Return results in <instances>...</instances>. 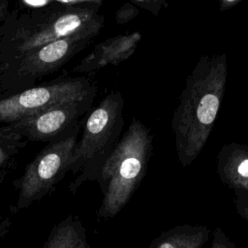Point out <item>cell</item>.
I'll list each match as a JSON object with an SVG mask.
<instances>
[{
  "mask_svg": "<svg viewBox=\"0 0 248 248\" xmlns=\"http://www.w3.org/2000/svg\"><path fill=\"white\" fill-rule=\"evenodd\" d=\"M228 78L225 53L203 54L187 77L171 118L179 164L190 166L203 149L214 127Z\"/></svg>",
  "mask_w": 248,
  "mask_h": 248,
  "instance_id": "cell-1",
  "label": "cell"
},
{
  "mask_svg": "<svg viewBox=\"0 0 248 248\" xmlns=\"http://www.w3.org/2000/svg\"><path fill=\"white\" fill-rule=\"evenodd\" d=\"M101 0H53L37 10L16 8L0 27V68L34 48L87 30H100Z\"/></svg>",
  "mask_w": 248,
  "mask_h": 248,
  "instance_id": "cell-2",
  "label": "cell"
},
{
  "mask_svg": "<svg viewBox=\"0 0 248 248\" xmlns=\"http://www.w3.org/2000/svg\"><path fill=\"white\" fill-rule=\"evenodd\" d=\"M152 149L150 130L133 117L97 180L103 194L97 212L99 219L116 216L128 203L146 174Z\"/></svg>",
  "mask_w": 248,
  "mask_h": 248,
  "instance_id": "cell-3",
  "label": "cell"
},
{
  "mask_svg": "<svg viewBox=\"0 0 248 248\" xmlns=\"http://www.w3.org/2000/svg\"><path fill=\"white\" fill-rule=\"evenodd\" d=\"M124 99L119 91L109 92L88 114L69 165L74 175L72 193L87 181H97L113 152L124 125Z\"/></svg>",
  "mask_w": 248,
  "mask_h": 248,
  "instance_id": "cell-4",
  "label": "cell"
},
{
  "mask_svg": "<svg viewBox=\"0 0 248 248\" xmlns=\"http://www.w3.org/2000/svg\"><path fill=\"white\" fill-rule=\"evenodd\" d=\"M99 33L100 30H87L58 39L27 51L0 68V98L36 86L40 79L84 49Z\"/></svg>",
  "mask_w": 248,
  "mask_h": 248,
  "instance_id": "cell-5",
  "label": "cell"
},
{
  "mask_svg": "<svg viewBox=\"0 0 248 248\" xmlns=\"http://www.w3.org/2000/svg\"><path fill=\"white\" fill-rule=\"evenodd\" d=\"M80 122L51 140L26 167L18 184L17 210L24 209L47 195L69 171L78 140Z\"/></svg>",
  "mask_w": 248,
  "mask_h": 248,
  "instance_id": "cell-6",
  "label": "cell"
},
{
  "mask_svg": "<svg viewBox=\"0 0 248 248\" xmlns=\"http://www.w3.org/2000/svg\"><path fill=\"white\" fill-rule=\"evenodd\" d=\"M97 86L88 78H66L36 85L24 91L0 98V124H9L54 105L96 97Z\"/></svg>",
  "mask_w": 248,
  "mask_h": 248,
  "instance_id": "cell-7",
  "label": "cell"
},
{
  "mask_svg": "<svg viewBox=\"0 0 248 248\" xmlns=\"http://www.w3.org/2000/svg\"><path fill=\"white\" fill-rule=\"evenodd\" d=\"M95 97L54 105L0 127V140L24 145L25 141H51L71 130L87 113Z\"/></svg>",
  "mask_w": 248,
  "mask_h": 248,
  "instance_id": "cell-8",
  "label": "cell"
},
{
  "mask_svg": "<svg viewBox=\"0 0 248 248\" xmlns=\"http://www.w3.org/2000/svg\"><path fill=\"white\" fill-rule=\"evenodd\" d=\"M140 39L141 34L137 31L108 38L96 45L73 71L86 74L98 71L107 65H118L134 53Z\"/></svg>",
  "mask_w": 248,
  "mask_h": 248,
  "instance_id": "cell-9",
  "label": "cell"
},
{
  "mask_svg": "<svg viewBox=\"0 0 248 248\" xmlns=\"http://www.w3.org/2000/svg\"><path fill=\"white\" fill-rule=\"evenodd\" d=\"M217 173L229 188L248 193V144H224L217 153Z\"/></svg>",
  "mask_w": 248,
  "mask_h": 248,
  "instance_id": "cell-10",
  "label": "cell"
},
{
  "mask_svg": "<svg viewBox=\"0 0 248 248\" xmlns=\"http://www.w3.org/2000/svg\"><path fill=\"white\" fill-rule=\"evenodd\" d=\"M210 232L202 225H178L163 232L147 248H202Z\"/></svg>",
  "mask_w": 248,
  "mask_h": 248,
  "instance_id": "cell-11",
  "label": "cell"
},
{
  "mask_svg": "<svg viewBox=\"0 0 248 248\" xmlns=\"http://www.w3.org/2000/svg\"><path fill=\"white\" fill-rule=\"evenodd\" d=\"M44 248H90V245L80 220L69 215L53 227Z\"/></svg>",
  "mask_w": 248,
  "mask_h": 248,
  "instance_id": "cell-12",
  "label": "cell"
},
{
  "mask_svg": "<svg viewBox=\"0 0 248 248\" xmlns=\"http://www.w3.org/2000/svg\"><path fill=\"white\" fill-rule=\"evenodd\" d=\"M140 11L139 8L136 7L131 2L124 3L115 13V20L119 25H123L134 19L138 16Z\"/></svg>",
  "mask_w": 248,
  "mask_h": 248,
  "instance_id": "cell-13",
  "label": "cell"
},
{
  "mask_svg": "<svg viewBox=\"0 0 248 248\" xmlns=\"http://www.w3.org/2000/svg\"><path fill=\"white\" fill-rule=\"evenodd\" d=\"M233 204L237 214L248 224V193L233 190Z\"/></svg>",
  "mask_w": 248,
  "mask_h": 248,
  "instance_id": "cell-14",
  "label": "cell"
},
{
  "mask_svg": "<svg viewBox=\"0 0 248 248\" xmlns=\"http://www.w3.org/2000/svg\"><path fill=\"white\" fill-rule=\"evenodd\" d=\"M21 146L19 143L0 140V167L6 165Z\"/></svg>",
  "mask_w": 248,
  "mask_h": 248,
  "instance_id": "cell-15",
  "label": "cell"
},
{
  "mask_svg": "<svg viewBox=\"0 0 248 248\" xmlns=\"http://www.w3.org/2000/svg\"><path fill=\"white\" fill-rule=\"evenodd\" d=\"M130 2L139 9L141 8L148 11L149 13L153 14V16H158L163 7L169 6V4L163 0H131Z\"/></svg>",
  "mask_w": 248,
  "mask_h": 248,
  "instance_id": "cell-16",
  "label": "cell"
},
{
  "mask_svg": "<svg viewBox=\"0 0 248 248\" xmlns=\"http://www.w3.org/2000/svg\"><path fill=\"white\" fill-rule=\"evenodd\" d=\"M210 248H239L232 241L221 228H216L213 232V238Z\"/></svg>",
  "mask_w": 248,
  "mask_h": 248,
  "instance_id": "cell-17",
  "label": "cell"
},
{
  "mask_svg": "<svg viewBox=\"0 0 248 248\" xmlns=\"http://www.w3.org/2000/svg\"><path fill=\"white\" fill-rule=\"evenodd\" d=\"M53 3V0H21L17 3V7L26 10H37L47 7Z\"/></svg>",
  "mask_w": 248,
  "mask_h": 248,
  "instance_id": "cell-18",
  "label": "cell"
},
{
  "mask_svg": "<svg viewBox=\"0 0 248 248\" xmlns=\"http://www.w3.org/2000/svg\"><path fill=\"white\" fill-rule=\"evenodd\" d=\"M10 13L11 10L9 8V2L7 0H0V27L4 24Z\"/></svg>",
  "mask_w": 248,
  "mask_h": 248,
  "instance_id": "cell-19",
  "label": "cell"
},
{
  "mask_svg": "<svg viewBox=\"0 0 248 248\" xmlns=\"http://www.w3.org/2000/svg\"><path fill=\"white\" fill-rule=\"evenodd\" d=\"M242 0H220L219 1V10L221 12L230 10L240 4Z\"/></svg>",
  "mask_w": 248,
  "mask_h": 248,
  "instance_id": "cell-20",
  "label": "cell"
},
{
  "mask_svg": "<svg viewBox=\"0 0 248 248\" xmlns=\"http://www.w3.org/2000/svg\"><path fill=\"white\" fill-rule=\"evenodd\" d=\"M11 227V220L9 218H4L0 220V241L6 235Z\"/></svg>",
  "mask_w": 248,
  "mask_h": 248,
  "instance_id": "cell-21",
  "label": "cell"
}]
</instances>
